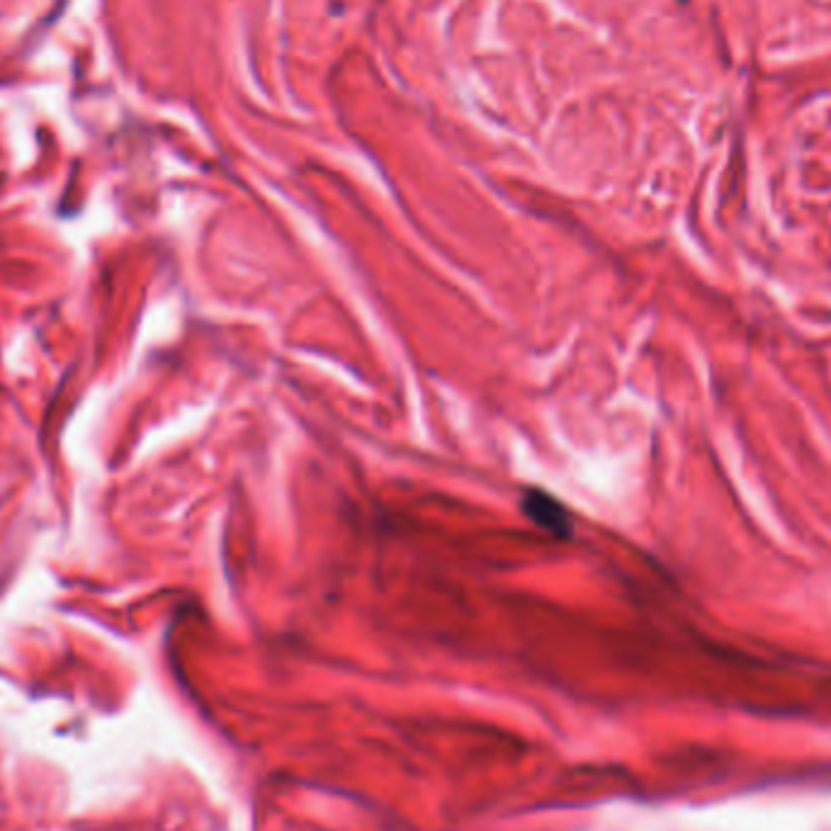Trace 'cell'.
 Returning a JSON list of instances; mask_svg holds the SVG:
<instances>
[{"mask_svg":"<svg viewBox=\"0 0 831 831\" xmlns=\"http://www.w3.org/2000/svg\"><path fill=\"white\" fill-rule=\"evenodd\" d=\"M523 511L525 516L533 520L535 525L545 528L547 533L569 537L572 533V518L569 511L562 506L554 496L540 489H528L523 496Z\"/></svg>","mask_w":831,"mask_h":831,"instance_id":"1","label":"cell"}]
</instances>
